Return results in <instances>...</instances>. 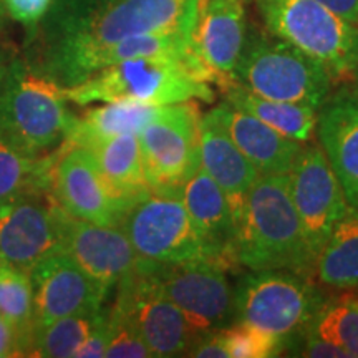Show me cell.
Here are the masks:
<instances>
[{"label":"cell","mask_w":358,"mask_h":358,"mask_svg":"<svg viewBox=\"0 0 358 358\" xmlns=\"http://www.w3.org/2000/svg\"><path fill=\"white\" fill-rule=\"evenodd\" d=\"M105 317L103 310L77 313L34 330L29 357L42 358H73L85 340Z\"/></svg>","instance_id":"obj_28"},{"label":"cell","mask_w":358,"mask_h":358,"mask_svg":"<svg viewBox=\"0 0 358 358\" xmlns=\"http://www.w3.org/2000/svg\"><path fill=\"white\" fill-rule=\"evenodd\" d=\"M185 357L192 358H229L222 329L209 330L192 342Z\"/></svg>","instance_id":"obj_33"},{"label":"cell","mask_w":358,"mask_h":358,"mask_svg":"<svg viewBox=\"0 0 358 358\" xmlns=\"http://www.w3.org/2000/svg\"><path fill=\"white\" fill-rule=\"evenodd\" d=\"M268 32L325 66L345 83L358 66V27L317 0H256Z\"/></svg>","instance_id":"obj_8"},{"label":"cell","mask_w":358,"mask_h":358,"mask_svg":"<svg viewBox=\"0 0 358 358\" xmlns=\"http://www.w3.org/2000/svg\"><path fill=\"white\" fill-rule=\"evenodd\" d=\"M178 194L185 204L187 214L206 237L209 244L221 256L236 264L232 256L236 222L229 199L214 179L198 166L194 173L178 187Z\"/></svg>","instance_id":"obj_21"},{"label":"cell","mask_w":358,"mask_h":358,"mask_svg":"<svg viewBox=\"0 0 358 358\" xmlns=\"http://www.w3.org/2000/svg\"><path fill=\"white\" fill-rule=\"evenodd\" d=\"M224 101L254 115L275 131L299 143H308L315 134L319 108L299 103L271 100L236 83L224 90Z\"/></svg>","instance_id":"obj_23"},{"label":"cell","mask_w":358,"mask_h":358,"mask_svg":"<svg viewBox=\"0 0 358 358\" xmlns=\"http://www.w3.org/2000/svg\"><path fill=\"white\" fill-rule=\"evenodd\" d=\"M106 325H108L106 358H153V353L141 338L136 327L116 306L106 313Z\"/></svg>","instance_id":"obj_31"},{"label":"cell","mask_w":358,"mask_h":358,"mask_svg":"<svg viewBox=\"0 0 358 358\" xmlns=\"http://www.w3.org/2000/svg\"><path fill=\"white\" fill-rule=\"evenodd\" d=\"M330 10L358 27V0H317Z\"/></svg>","instance_id":"obj_36"},{"label":"cell","mask_w":358,"mask_h":358,"mask_svg":"<svg viewBox=\"0 0 358 358\" xmlns=\"http://www.w3.org/2000/svg\"><path fill=\"white\" fill-rule=\"evenodd\" d=\"M159 106L136 101H106L101 106L88 110L82 118H75L66 145L85 146L87 143L116 134H140L153 120Z\"/></svg>","instance_id":"obj_25"},{"label":"cell","mask_w":358,"mask_h":358,"mask_svg":"<svg viewBox=\"0 0 358 358\" xmlns=\"http://www.w3.org/2000/svg\"><path fill=\"white\" fill-rule=\"evenodd\" d=\"M65 98L77 105L136 101L164 106L173 103L213 101L211 85L194 75L185 57H140L103 66L77 85L64 87Z\"/></svg>","instance_id":"obj_3"},{"label":"cell","mask_w":358,"mask_h":358,"mask_svg":"<svg viewBox=\"0 0 358 358\" xmlns=\"http://www.w3.org/2000/svg\"><path fill=\"white\" fill-rule=\"evenodd\" d=\"M29 275L35 329L69 315L100 312L110 292L62 250L42 259Z\"/></svg>","instance_id":"obj_16"},{"label":"cell","mask_w":358,"mask_h":358,"mask_svg":"<svg viewBox=\"0 0 358 358\" xmlns=\"http://www.w3.org/2000/svg\"><path fill=\"white\" fill-rule=\"evenodd\" d=\"M313 274L325 287L358 290V209L348 206L335 224L315 259Z\"/></svg>","instance_id":"obj_24"},{"label":"cell","mask_w":358,"mask_h":358,"mask_svg":"<svg viewBox=\"0 0 358 358\" xmlns=\"http://www.w3.org/2000/svg\"><path fill=\"white\" fill-rule=\"evenodd\" d=\"M289 194L313 259L347 213L348 203L320 145H303L287 173Z\"/></svg>","instance_id":"obj_15"},{"label":"cell","mask_w":358,"mask_h":358,"mask_svg":"<svg viewBox=\"0 0 358 358\" xmlns=\"http://www.w3.org/2000/svg\"><path fill=\"white\" fill-rule=\"evenodd\" d=\"M198 0H62L55 12L47 75L71 87L87 62L108 45L134 35L189 37Z\"/></svg>","instance_id":"obj_1"},{"label":"cell","mask_w":358,"mask_h":358,"mask_svg":"<svg viewBox=\"0 0 358 358\" xmlns=\"http://www.w3.org/2000/svg\"><path fill=\"white\" fill-rule=\"evenodd\" d=\"M108 347V325H106V313L103 320L95 327L90 337L80 347L75 358H103Z\"/></svg>","instance_id":"obj_35"},{"label":"cell","mask_w":358,"mask_h":358,"mask_svg":"<svg viewBox=\"0 0 358 358\" xmlns=\"http://www.w3.org/2000/svg\"><path fill=\"white\" fill-rule=\"evenodd\" d=\"M213 113L259 174H287L303 148V143L290 140L227 101L217 105Z\"/></svg>","instance_id":"obj_19"},{"label":"cell","mask_w":358,"mask_h":358,"mask_svg":"<svg viewBox=\"0 0 358 358\" xmlns=\"http://www.w3.org/2000/svg\"><path fill=\"white\" fill-rule=\"evenodd\" d=\"M82 148H87L92 153L103 176L118 194L138 201L151 191L138 134L127 133L100 138Z\"/></svg>","instance_id":"obj_22"},{"label":"cell","mask_w":358,"mask_h":358,"mask_svg":"<svg viewBox=\"0 0 358 358\" xmlns=\"http://www.w3.org/2000/svg\"><path fill=\"white\" fill-rule=\"evenodd\" d=\"M0 317L15 327L29 342L35 329L34 290L30 275L25 272L0 264Z\"/></svg>","instance_id":"obj_29"},{"label":"cell","mask_w":358,"mask_h":358,"mask_svg":"<svg viewBox=\"0 0 358 358\" xmlns=\"http://www.w3.org/2000/svg\"><path fill=\"white\" fill-rule=\"evenodd\" d=\"M315 133L348 206L358 209V98L345 87L327 98L317 113Z\"/></svg>","instance_id":"obj_18"},{"label":"cell","mask_w":358,"mask_h":358,"mask_svg":"<svg viewBox=\"0 0 358 358\" xmlns=\"http://www.w3.org/2000/svg\"><path fill=\"white\" fill-rule=\"evenodd\" d=\"M55 158L30 156L0 136V206L35 189H52Z\"/></svg>","instance_id":"obj_27"},{"label":"cell","mask_w":358,"mask_h":358,"mask_svg":"<svg viewBox=\"0 0 358 358\" xmlns=\"http://www.w3.org/2000/svg\"><path fill=\"white\" fill-rule=\"evenodd\" d=\"M199 118L194 100L164 105L138 134L151 191H178L198 169Z\"/></svg>","instance_id":"obj_9"},{"label":"cell","mask_w":358,"mask_h":358,"mask_svg":"<svg viewBox=\"0 0 358 358\" xmlns=\"http://www.w3.org/2000/svg\"><path fill=\"white\" fill-rule=\"evenodd\" d=\"M53 0H3L13 20L25 27H35L50 10Z\"/></svg>","instance_id":"obj_32"},{"label":"cell","mask_w":358,"mask_h":358,"mask_svg":"<svg viewBox=\"0 0 358 358\" xmlns=\"http://www.w3.org/2000/svg\"><path fill=\"white\" fill-rule=\"evenodd\" d=\"M325 295L294 271H250L234 290V322L261 329L280 340L285 350L295 347L319 310Z\"/></svg>","instance_id":"obj_5"},{"label":"cell","mask_w":358,"mask_h":358,"mask_svg":"<svg viewBox=\"0 0 358 358\" xmlns=\"http://www.w3.org/2000/svg\"><path fill=\"white\" fill-rule=\"evenodd\" d=\"M3 12H6V6H3V0H0V24H2Z\"/></svg>","instance_id":"obj_39"},{"label":"cell","mask_w":358,"mask_h":358,"mask_svg":"<svg viewBox=\"0 0 358 358\" xmlns=\"http://www.w3.org/2000/svg\"><path fill=\"white\" fill-rule=\"evenodd\" d=\"M245 37V0H198L187 42V62L196 77L222 90L236 85Z\"/></svg>","instance_id":"obj_10"},{"label":"cell","mask_w":358,"mask_h":358,"mask_svg":"<svg viewBox=\"0 0 358 358\" xmlns=\"http://www.w3.org/2000/svg\"><path fill=\"white\" fill-rule=\"evenodd\" d=\"M120 227L140 257V267H168L203 259L232 266L198 231L178 191H150L133 203Z\"/></svg>","instance_id":"obj_7"},{"label":"cell","mask_w":358,"mask_h":358,"mask_svg":"<svg viewBox=\"0 0 358 358\" xmlns=\"http://www.w3.org/2000/svg\"><path fill=\"white\" fill-rule=\"evenodd\" d=\"M236 82L271 100L320 108L334 78L324 65L275 35L249 34L236 66Z\"/></svg>","instance_id":"obj_6"},{"label":"cell","mask_w":358,"mask_h":358,"mask_svg":"<svg viewBox=\"0 0 358 358\" xmlns=\"http://www.w3.org/2000/svg\"><path fill=\"white\" fill-rule=\"evenodd\" d=\"M60 250L108 290L140 268V257L122 227L82 221L65 211Z\"/></svg>","instance_id":"obj_17"},{"label":"cell","mask_w":358,"mask_h":358,"mask_svg":"<svg viewBox=\"0 0 358 358\" xmlns=\"http://www.w3.org/2000/svg\"><path fill=\"white\" fill-rule=\"evenodd\" d=\"M306 332L340 347L348 358H358V290H340L324 299Z\"/></svg>","instance_id":"obj_26"},{"label":"cell","mask_w":358,"mask_h":358,"mask_svg":"<svg viewBox=\"0 0 358 358\" xmlns=\"http://www.w3.org/2000/svg\"><path fill=\"white\" fill-rule=\"evenodd\" d=\"M113 306L136 327L153 358L185 357L198 332L161 290L153 271L140 267L116 285Z\"/></svg>","instance_id":"obj_11"},{"label":"cell","mask_w":358,"mask_h":358,"mask_svg":"<svg viewBox=\"0 0 358 358\" xmlns=\"http://www.w3.org/2000/svg\"><path fill=\"white\" fill-rule=\"evenodd\" d=\"M55 156L52 194L71 217L100 226H120L133 203L118 194L87 148L64 145Z\"/></svg>","instance_id":"obj_13"},{"label":"cell","mask_w":358,"mask_h":358,"mask_svg":"<svg viewBox=\"0 0 358 358\" xmlns=\"http://www.w3.org/2000/svg\"><path fill=\"white\" fill-rule=\"evenodd\" d=\"M29 357V342L12 324L0 317V358Z\"/></svg>","instance_id":"obj_34"},{"label":"cell","mask_w":358,"mask_h":358,"mask_svg":"<svg viewBox=\"0 0 358 358\" xmlns=\"http://www.w3.org/2000/svg\"><path fill=\"white\" fill-rule=\"evenodd\" d=\"M345 88L352 93L353 96L358 98V66L355 69V71L352 73V77L345 82Z\"/></svg>","instance_id":"obj_37"},{"label":"cell","mask_w":358,"mask_h":358,"mask_svg":"<svg viewBox=\"0 0 358 358\" xmlns=\"http://www.w3.org/2000/svg\"><path fill=\"white\" fill-rule=\"evenodd\" d=\"M198 141L199 164L227 196L236 222L245 196L261 174L241 153L213 110L201 115Z\"/></svg>","instance_id":"obj_20"},{"label":"cell","mask_w":358,"mask_h":358,"mask_svg":"<svg viewBox=\"0 0 358 358\" xmlns=\"http://www.w3.org/2000/svg\"><path fill=\"white\" fill-rule=\"evenodd\" d=\"M73 123L60 83L24 62L8 65L0 92V136L27 155L42 156L64 145Z\"/></svg>","instance_id":"obj_4"},{"label":"cell","mask_w":358,"mask_h":358,"mask_svg":"<svg viewBox=\"0 0 358 358\" xmlns=\"http://www.w3.org/2000/svg\"><path fill=\"white\" fill-rule=\"evenodd\" d=\"M64 209L52 189L24 192L0 206V264L30 274L60 250Z\"/></svg>","instance_id":"obj_12"},{"label":"cell","mask_w":358,"mask_h":358,"mask_svg":"<svg viewBox=\"0 0 358 358\" xmlns=\"http://www.w3.org/2000/svg\"><path fill=\"white\" fill-rule=\"evenodd\" d=\"M8 65H10V64H8V62L6 60V55H3V52L0 50V92H2L3 82H6Z\"/></svg>","instance_id":"obj_38"},{"label":"cell","mask_w":358,"mask_h":358,"mask_svg":"<svg viewBox=\"0 0 358 358\" xmlns=\"http://www.w3.org/2000/svg\"><path fill=\"white\" fill-rule=\"evenodd\" d=\"M153 271L164 295L185 313L192 329L203 335L226 327L234 313V289L227 280L229 267L216 259H203Z\"/></svg>","instance_id":"obj_14"},{"label":"cell","mask_w":358,"mask_h":358,"mask_svg":"<svg viewBox=\"0 0 358 358\" xmlns=\"http://www.w3.org/2000/svg\"><path fill=\"white\" fill-rule=\"evenodd\" d=\"M229 358H268L285 352L280 340L256 327L236 324L222 327Z\"/></svg>","instance_id":"obj_30"},{"label":"cell","mask_w":358,"mask_h":358,"mask_svg":"<svg viewBox=\"0 0 358 358\" xmlns=\"http://www.w3.org/2000/svg\"><path fill=\"white\" fill-rule=\"evenodd\" d=\"M232 256L249 271L313 274V259L289 194L287 174H261L236 217Z\"/></svg>","instance_id":"obj_2"}]
</instances>
